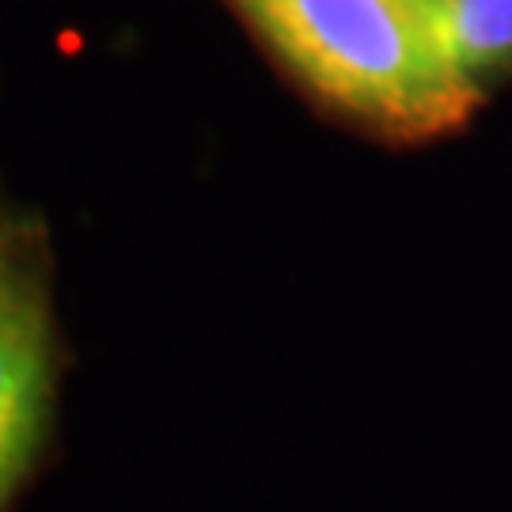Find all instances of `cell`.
<instances>
[{
    "label": "cell",
    "mask_w": 512,
    "mask_h": 512,
    "mask_svg": "<svg viewBox=\"0 0 512 512\" xmlns=\"http://www.w3.org/2000/svg\"><path fill=\"white\" fill-rule=\"evenodd\" d=\"M247 23L330 107L399 141L463 126L478 84L406 0H236Z\"/></svg>",
    "instance_id": "cell-1"
},
{
    "label": "cell",
    "mask_w": 512,
    "mask_h": 512,
    "mask_svg": "<svg viewBox=\"0 0 512 512\" xmlns=\"http://www.w3.org/2000/svg\"><path fill=\"white\" fill-rule=\"evenodd\" d=\"M50 406V342L31 304L0 308V459L27 471Z\"/></svg>",
    "instance_id": "cell-2"
},
{
    "label": "cell",
    "mask_w": 512,
    "mask_h": 512,
    "mask_svg": "<svg viewBox=\"0 0 512 512\" xmlns=\"http://www.w3.org/2000/svg\"><path fill=\"white\" fill-rule=\"evenodd\" d=\"M425 19L444 57L471 80L512 61V0H433Z\"/></svg>",
    "instance_id": "cell-3"
},
{
    "label": "cell",
    "mask_w": 512,
    "mask_h": 512,
    "mask_svg": "<svg viewBox=\"0 0 512 512\" xmlns=\"http://www.w3.org/2000/svg\"><path fill=\"white\" fill-rule=\"evenodd\" d=\"M19 478H23V471H16L12 463H4V459H0V509L8 505V497L16 494Z\"/></svg>",
    "instance_id": "cell-4"
},
{
    "label": "cell",
    "mask_w": 512,
    "mask_h": 512,
    "mask_svg": "<svg viewBox=\"0 0 512 512\" xmlns=\"http://www.w3.org/2000/svg\"><path fill=\"white\" fill-rule=\"evenodd\" d=\"M406 4H410V8H418V12H425V8L433 4V0H406Z\"/></svg>",
    "instance_id": "cell-5"
},
{
    "label": "cell",
    "mask_w": 512,
    "mask_h": 512,
    "mask_svg": "<svg viewBox=\"0 0 512 512\" xmlns=\"http://www.w3.org/2000/svg\"><path fill=\"white\" fill-rule=\"evenodd\" d=\"M12 296H16V293H12V289H4V285H0V308H4V304H8Z\"/></svg>",
    "instance_id": "cell-6"
}]
</instances>
